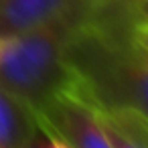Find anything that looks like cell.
Masks as SVG:
<instances>
[{
	"mask_svg": "<svg viewBox=\"0 0 148 148\" xmlns=\"http://www.w3.org/2000/svg\"><path fill=\"white\" fill-rule=\"evenodd\" d=\"M136 21L148 23V0H140V4L136 8Z\"/></svg>",
	"mask_w": 148,
	"mask_h": 148,
	"instance_id": "30bf717a",
	"label": "cell"
},
{
	"mask_svg": "<svg viewBox=\"0 0 148 148\" xmlns=\"http://www.w3.org/2000/svg\"><path fill=\"white\" fill-rule=\"evenodd\" d=\"M95 106V103H93ZM95 110H97V116H99V122H101V128H103V134H106V138H108V142H110V146L112 148H144V146H140L124 128H120L101 108H97L95 106Z\"/></svg>",
	"mask_w": 148,
	"mask_h": 148,
	"instance_id": "52a82bcc",
	"label": "cell"
},
{
	"mask_svg": "<svg viewBox=\"0 0 148 148\" xmlns=\"http://www.w3.org/2000/svg\"><path fill=\"white\" fill-rule=\"evenodd\" d=\"M81 0H0V35H16L41 27Z\"/></svg>",
	"mask_w": 148,
	"mask_h": 148,
	"instance_id": "277c9868",
	"label": "cell"
},
{
	"mask_svg": "<svg viewBox=\"0 0 148 148\" xmlns=\"http://www.w3.org/2000/svg\"><path fill=\"white\" fill-rule=\"evenodd\" d=\"M37 120L43 134L63 140L69 148H112L95 106L75 87L71 75L43 106Z\"/></svg>",
	"mask_w": 148,
	"mask_h": 148,
	"instance_id": "3957f363",
	"label": "cell"
},
{
	"mask_svg": "<svg viewBox=\"0 0 148 148\" xmlns=\"http://www.w3.org/2000/svg\"><path fill=\"white\" fill-rule=\"evenodd\" d=\"M0 43H2V35H0Z\"/></svg>",
	"mask_w": 148,
	"mask_h": 148,
	"instance_id": "8fae6325",
	"label": "cell"
},
{
	"mask_svg": "<svg viewBox=\"0 0 148 148\" xmlns=\"http://www.w3.org/2000/svg\"><path fill=\"white\" fill-rule=\"evenodd\" d=\"M89 2L81 0L65 14L25 33L6 35L0 43V87L39 114L67 83V51L89 18Z\"/></svg>",
	"mask_w": 148,
	"mask_h": 148,
	"instance_id": "7a4b0ae2",
	"label": "cell"
},
{
	"mask_svg": "<svg viewBox=\"0 0 148 148\" xmlns=\"http://www.w3.org/2000/svg\"><path fill=\"white\" fill-rule=\"evenodd\" d=\"M39 132L35 110L0 87V148H29Z\"/></svg>",
	"mask_w": 148,
	"mask_h": 148,
	"instance_id": "5b68a950",
	"label": "cell"
},
{
	"mask_svg": "<svg viewBox=\"0 0 148 148\" xmlns=\"http://www.w3.org/2000/svg\"><path fill=\"white\" fill-rule=\"evenodd\" d=\"M130 35L132 39L148 53V23H142V21H136L130 29Z\"/></svg>",
	"mask_w": 148,
	"mask_h": 148,
	"instance_id": "ba28073f",
	"label": "cell"
},
{
	"mask_svg": "<svg viewBox=\"0 0 148 148\" xmlns=\"http://www.w3.org/2000/svg\"><path fill=\"white\" fill-rule=\"evenodd\" d=\"M29 148H69L63 140H59V138H55V136H49V134H45V138H37Z\"/></svg>",
	"mask_w": 148,
	"mask_h": 148,
	"instance_id": "9c48e42d",
	"label": "cell"
},
{
	"mask_svg": "<svg viewBox=\"0 0 148 148\" xmlns=\"http://www.w3.org/2000/svg\"><path fill=\"white\" fill-rule=\"evenodd\" d=\"M140 0H91L89 2V23L106 29L130 33L136 23V8Z\"/></svg>",
	"mask_w": 148,
	"mask_h": 148,
	"instance_id": "8992f818",
	"label": "cell"
},
{
	"mask_svg": "<svg viewBox=\"0 0 148 148\" xmlns=\"http://www.w3.org/2000/svg\"><path fill=\"white\" fill-rule=\"evenodd\" d=\"M67 67L91 103L148 118V53L130 33L106 31L87 18L69 45Z\"/></svg>",
	"mask_w": 148,
	"mask_h": 148,
	"instance_id": "6da1fadb",
	"label": "cell"
}]
</instances>
